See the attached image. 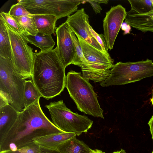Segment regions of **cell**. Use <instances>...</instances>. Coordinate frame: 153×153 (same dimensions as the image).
Here are the masks:
<instances>
[{
    "label": "cell",
    "mask_w": 153,
    "mask_h": 153,
    "mask_svg": "<svg viewBox=\"0 0 153 153\" xmlns=\"http://www.w3.org/2000/svg\"><path fill=\"white\" fill-rule=\"evenodd\" d=\"M22 4L31 14L54 15L58 19L68 16L78 10L82 0H21Z\"/></svg>",
    "instance_id": "obj_8"
},
{
    "label": "cell",
    "mask_w": 153,
    "mask_h": 153,
    "mask_svg": "<svg viewBox=\"0 0 153 153\" xmlns=\"http://www.w3.org/2000/svg\"><path fill=\"white\" fill-rule=\"evenodd\" d=\"M148 124L149 126L153 143V115L149 120Z\"/></svg>",
    "instance_id": "obj_29"
},
{
    "label": "cell",
    "mask_w": 153,
    "mask_h": 153,
    "mask_svg": "<svg viewBox=\"0 0 153 153\" xmlns=\"http://www.w3.org/2000/svg\"><path fill=\"white\" fill-rule=\"evenodd\" d=\"M131 10L126 12L125 22L143 32H153V0H129Z\"/></svg>",
    "instance_id": "obj_10"
},
{
    "label": "cell",
    "mask_w": 153,
    "mask_h": 153,
    "mask_svg": "<svg viewBox=\"0 0 153 153\" xmlns=\"http://www.w3.org/2000/svg\"><path fill=\"white\" fill-rule=\"evenodd\" d=\"M152 153H153V151H152Z\"/></svg>",
    "instance_id": "obj_35"
},
{
    "label": "cell",
    "mask_w": 153,
    "mask_h": 153,
    "mask_svg": "<svg viewBox=\"0 0 153 153\" xmlns=\"http://www.w3.org/2000/svg\"><path fill=\"white\" fill-rule=\"evenodd\" d=\"M45 107L49 111L52 123L64 132L74 133L79 136L82 133H86L92 126V120L86 116L72 111L63 100L51 102Z\"/></svg>",
    "instance_id": "obj_6"
},
{
    "label": "cell",
    "mask_w": 153,
    "mask_h": 153,
    "mask_svg": "<svg viewBox=\"0 0 153 153\" xmlns=\"http://www.w3.org/2000/svg\"><path fill=\"white\" fill-rule=\"evenodd\" d=\"M69 29L71 36L75 45L76 51L75 55L72 64L79 67L82 70L87 65V62L77 37L74 33L70 27Z\"/></svg>",
    "instance_id": "obj_22"
},
{
    "label": "cell",
    "mask_w": 153,
    "mask_h": 153,
    "mask_svg": "<svg viewBox=\"0 0 153 153\" xmlns=\"http://www.w3.org/2000/svg\"><path fill=\"white\" fill-rule=\"evenodd\" d=\"M32 17L39 32L50 35L54 33L56 23L58 19L56 16L48 14H34Z\"/></svg>",
    "instance_id": "obj_16"
},
{
    "label": "cell",
    "mask_w": 153,
    "mask_h": 153,
    "mask_svg": "<svg viewBox=\"0 0 153 153\" xmlns=\"http://www.w3.org/2000/svg\"><path fill=\"white\" fill-rule=\"evenodd\" d=\"M95 1L99 3H103L105 4H107L108 3V0H95Z\"/></svg>",
    "instance_id": "obj_31"
},
{
    "label": "cell",
    "mask_w": 153,
    "mask_h": 153,
    "mask_svg": "<svg viewBox=\"0 0 153 153\" xmlns=\"http://www.w3.org/2000/svg\"><path fill=\"white\" fill-rule=\"evenodd\" d=\"M112 153H120V151H115Z\"/></svg>",
    "instance_id": "obj_34"
},
{
    "label": "cell",
    "mask_w": 153,
    "mask_h": 153,
    "mask_svg": "<svg viewBox=\"0 0 153 153\" xmlns=\"http://www.w3.org/2000/svg\"><path fill=\"white\" fill-rule=\"evenodd\" d=\"M32 80L42 97L52 99L65 87V68L55 49L35 53Z\"/></svg>",
    "instance_id": "obj_2"
},
{
    "label": "cell",
    "mask_w": 153,
    "mask_h": 153,
    "mask_svg": "<svg viewBox=\"0 0 153 153\" xmlns=\"http://www.w3.org/2000/svg\"><path fill=\"white\" fill-rule=\"evenodd\" d=\"M89 80L80 72L71 70L66 76L65 87L70 97L81 112L95 117L104 119L98 96Z\"/></svg>",
    "instance_id": "obj_3"
},
{
    "label": "cell",
    "mask_w": 153,
    "mask_h": 153,
    "mask_svg": "<svg viewBox=\"0 0 153 153\" xmlns=\"http://www.w3.org/2000/svg\"><path fill=\"white\" fill-rule=\"evenodd\" d=\"M0 56L12 60L11 43L7 27L0 18Z\"/></svg>",
    "instance_id": "obj_19"
},
{
    "label": "cell",
    "mask_w": 153,
    "mask_h": 153,
    "mask_svg": "<svg viewBox=\"0 0 153 153\" xmlns=\"http://www.w3.org/2000/svg\"><path fill=\"white\" fill-rule=\"evenodd\" d=\"M91 153H105V152H103L102 151L98 149H96L95 150H93L92 151Z\"/></svg>",
    "instance_id": "obj_30"
},
{
    "label": "cell",
    "mask_w": 153,
    "mask_h": 153,
    "mask_svg": "<svg viewBox=\"0 0 153 153\" xmlns=\"http://www.w3.org/2000/svg\"><path fill=\"white\" fill-rule=\"evenodd\" d=\"M57 38L56 52L65 68L72 64L76 51L70 29L65 22L56 28Z\"/></svg>",
    "instance_id": "obj_12"
},
{
    "label": "cell",
    "mask_w": 153,
    "mask_h": 153,
    "mask_svg": "<svg viewBox=\"0 0 153 153\" xmlns=\"http://www.w3.org/2000/svg\"><path fill=\"white\" fill-rule=\"evenodd\" d=\"M39 100L19 112L16 121L0 140V151L8 150L9 145L11 143L15 144L18 149L36 144L34 140L40 137L64 132L45 115Z\"/></svg>",
    "instance_id": "obj_1"
},
{
    "label": "cell",
    "mask_w": 153,
    "mask_h": 153,
    "mask_svg": "<svg viewBox=\"0 0 153 153\" xmlns=\"http://www.w3.org/2000/svg\"><path fill=\"white\" fill-rule=\"evenodd\" d=\"M25 81L17 72L11 60L0 56V98L19 112L25 108Z\"/></svg>",
    "instance_id": "obj_4"
},
{
    "label": "cell",
    "mask_w": 153,
    "mask_h": 153,
    "mask_svg": "<svg viewBox=\"0 0 153 153\" xmlns=\"http://www.w3.org/2000/svg\"><path fill=\"white\" fill-rule=\"evenodd\" d=\"M81 47L87 62L85 67L81 70L85 78L94 82H101L109 76L114 65V60L75 34Z\"/></svg>",
    "instance_id": "obj_7"
},
{
    "label": "cell",
    "mask_w": 153,
    "mask_h": 153,
    "mask_svg": "<svg viewBox=\"0 0 153 153\" xmlns=\"http://www.w3.org/2000/svg\"><path fill=\"white\" fill-rule=\"evenodd\" d=\"M76 135L74 133L64 132L40 137L34 140V142L41 148L58 149L65 142Z\"/></svg>",
    "instance_id": "obj_14"
},
{
    "label": "cell",
    "mask_w": 153,
    "mask_h": 153,
    "mask_svg": "<svg viewBox=\"0 0 153 153\" xmlns=\"http://www.w3.org/2000/svg\"><path fill=\"white\" fill-rule=\"evenodd\" d=\"M19 112L9 104L0 108V140L16 121Z\"/></svg>",
    "instance_id": "obj_15"
},
{
    "label": "cell",
    "mask_w": 153,
    "mask_h": 153,
    "mask_svg": "<svg viewBox=\"0 0 153 153\" xmlns=\"http://www.w3.org/2000/svg\"><path fill=\"white\" fill-rule=\"evenodd\" d=\"M17 22L26 35L35 36L38 33L35 22L32 16L12 17Z\"/></svg>",
    "instance_id": "obj_21"
},
{
    "label": "cell",
    "mask_w": 153,
    "mask_h": 153,
    "mask_svg": "<svg viewBox=\"0 0 153 153\" xmlns=\"http://www.w3.org/2000/svg\"><path fill=\"white\" fill-rule=\"evenodd\" d=\"M150 101L153 105V86L152 89V97L150 99Z\"/></svg>",
    "instance_id": "obj_32"
},
{
    "label": "cell",
    "mask_w": 153,
    "mask_h": 153,
    "mask_svg": "<svg viewBox=\"0 0 153 153\" xmlns=\"http://www.w3.org/2000/svg\"><path fill=\"white\" fill-rule=\"evenodd\" d=\"M125 8L118 4L106 13L103 20V35L107 50L113 48L116 39L126 16Z\"/></svg>",
    "instance_id": "obj_11"
},
{
    "label": "cell",
    "mask_w": 153,
    "mask_h": 153,
    "mask_svg": "<svg viewBox=\"0 0 153 153\" xmlns=\"http://www.w3.org/2000/svg\"><path fill=\"white\" fill-rule=\"evenodd\" d=\"M85 2L89 3L91 4L96 14L100 13L102 8L100 5V3L95 0H85Z\"/></svg>",
    "instance_id": "obj_27"
},
{
    "label": "cell",
    "mask_w": 153,
    "mask_h": 153,
    "mask_svg": "<svg viewBox=\"0 0 153 153\" xmlns=\"http://www.w3.org/2000/svg\"><path fill=\"white\" fill-rule=\"evenodd\" d=\"M58 150L61 153H91L93 150L76 137L65 142Z\"/></svg>",
    "instance_id": "obj_17"
},
{
    "label": "cell",
    "mask_w": 153,
    "mask_h": 153,
    "mask_svg": "<svg viewBox=\"0 0 153 153\" xmlns=\"http://www.w3.org/2000/svg\"><path fill=\"white\" fill-rule=\"evenodd\" d=\"M41 148L35 144L34 145L25 146L13 151L10 150H4L0 152V153H38Z\"/></svg>",
    "instance_id": "obj_25"
},
{
    "label": "cell",
    "mask_w": 153,
    "mask_h": 153,
    "mask_svg": "<svg viewBox=\"0 0 153 153\" xmlns=\"http://www.w3.org/2000/svg\"><path fill=\"white\" fill-rule=\"evenodd\" d=\"M8 13L12 17H31L32 15L28 11L22 4L19 2L11 7Z\"/></svg>",
    "instance_id": "obj_24"
},
{
    "label": "cell",
    "mask_w": 153,
    "mask_h": 153,
    "mask_svg": "<svg viewBox=\"0 0 153 153\" xmlns=\"http://www.w3.org/2000/svg\"><path fill=\"white\" fill-rule=\"evenodd\" d=\"M0 15V18L8 28L13 32L22 36L27 41L26 35L16 21L12 16L8 13L4 12H1Z\"/></svg>",
    "instance_id": "obj_23"
},
{
    "label": "cell",
    "mask_w": 153,
    "mask_h": 153,
    "mask_svg": "<svg viewBox=\"0 0 153 153\" xmlns=\"http://www.w3.org/2000/svg\"><path fill=\"white\" fill-rule=\"evenodd\" d=\"M120 151V153H126L125 151L123 149H121Z\"/></svg>",
    "instance_id": "obj_33"
},
{
    "label": "cell",
    "mask_w": 153,
    "mask_h": 153,
    "mask_svg": "<svg viewBox=\"0 0 153 153\" xmlns=\"http://www.w3.org/2000/svg\"><path fill=\"white\" fill-rule=\"evenodd\" d=\"M26 38L28 42L39 48L41 52L53 50L55 44L51 35H45L39 32L35 36L27 35Z\"/></svg>",
    "instance_id": "obj_18"
},
{
    "label": "cell",
    "mask_w": 153,
    "mask_h": 153,
    "mask_svg": "<svg viewBox=\"0 0 153 153\" xmlns=\"http://www.w3.org/2000/svg\"><path fill=\"white\" fill-rule=\"evenodd\" d=\"M89 18L84 9L82 8L73 14L68 16L65 22L75 34L79 35L86 42L104 53L90 32L88 25L89 23Z\"/></svg>",
    "instance_id": "obj_13"
},
{
    "label": "cell",
    "mask_w": 153,
    "mask_h": 153,
    "mask_svg": "<svg viewBox=\"0 0 153 153\" xmlns=\"http://www.w3.org/2000/svg\"><path fill=\"white\" fill-rule=\"evenodd\" d=\"M42 97L32 80H26L24 90L23 101L25 108L32 104Z\"/></svg>",
    "instance_id": "obj_20"
},
{
    "label": "cell",
    "mask_w": 153,
    "mask_h": 153,
    "mask_svg": "<svg viewBox=\"0 0 153 153\" xmlns=\"http://www.w3.org/2000/svg\"><path fill=\"white\" fill-rule=\"evenodd\" d=\"M7 28L11 43V60L13 66L25 79L32 78L35 56L33 49L27 45L28 42L22 36Z\"/></svg>",
    "instance_id": "obj_9"
},
{
    "label": "cell",
    "mask_w": 153,
    "mask_h": 153,
    "mask_svg": "<svg viewBox=\"0 0 153 153\" xmlns=\"http://www.w3.org/2000/svg\"><path fill=\"white\" fill-rule=\"evenodd\" d=\"M90 32L96 39L98 42L102 47L104 52L107 55L110 56L108 52L106 45L104 35L102 34H98L94 30L89 23L88 25Z\"/></svg>",
    "instance_id": "obj_26"
},
{
    "label": "cell",
    "mask_w": 153,
    "mask_h": 153,
    "mask_svg": "<svg viewBox=\"0 0 153 153\" xmlns=\"http://www.w3.org/2000/svg\"><path fill=\"white\" fill-rule=\"evenodd\" d=\"M153 76V62L148 59L136 62H120L113 65L108 77L100 82L102 87L124 85Z\"/></svg>",
    "instance_id": "obj_5"
},
{
    "label": "cell",
    "mask_w": 153,
    "mask_h": 153,
    "mask_svg": "<svg viewBox=\"0 0 153 153\" xmlns=\"http://www.w3.org/2000/svg\"><path fill=\"white\" fill-rule=\"evenodd\" d=\"M41 148V147H40ZM38 153H61L58 149H50L41 148L40 150Z\"/></svg>",
    "instance_id": "obj_28"
}]
</instances>
